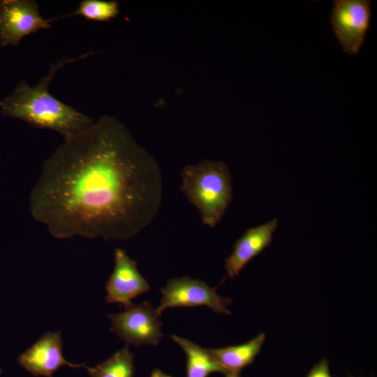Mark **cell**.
<instances>
[{
	"label": "cell",
	"instance_id": "cell-1",
	"mask_svg": "<svg viewBox=\"0 0 377 377\" xmlns=\"http://www.w3.org/2000/svg\"><path fill=\"white\" fill-rule=\"evenodd\" d=\"M162 195L156 160L105 115L64 139L44 161L29 209L57 239L128 240L151 223Z\"/></svg>",
	"mask_w": 377,
	"mask_h": 377
},
{
	"label": "cell",
	"instance_id": "cell-2",
	"mask_svg": "<svg viewBox=\"0 0 377 377\" xmlns=\"http://www.w3.org/2000/svg\"><path fill=\"white\" fill-rule=\"evenodd\" d=\"M91 54L60 59L51 66L47 74L34 86H29L25 80L20 81L11 94L0 101L1 113L36 128L57 131L64 139L87 129L94 120L54 97L48 88L59 68Z\"/></svg>",
	"mask_w": 377,
	"mask_h": 377
},
{
	"label": "cell",
	"instance_id": "cell-3",
	"mask_svg": "<svg viewBox=\"0 0 377 377\" xmlns=\"http://www.w3.org/2000/svg\"><path fill=\"white\" fill-rule=\"evenodd\" d=\"M232 184L230 170L222 161L204 160L181 172V191L210 228L219 223L232 201Z\"/></svg>",
	"mask_w": 377,
	"mask_h": 377
},
{
	"label": "cell",
	"instance_id": "cell-4",
	"mask_svg": "<svg viewBox=\"0 0 377 377\" xmlns=\"http://www.w3.org/2000/svg\"><path fill=\"white\" fill-rule=\"evenodd\" d=\"M371 17L369 0H335L330 22L343 50L357 54L362 47Z\"/></svg>",
	"mask_w": 377,
	"mask_h": 377
},
{
	"label": "cell",
	"instance_id": "cell-5",
	"mask_svg": "<svg viewBox=\"0 0 377 377\" xmlns=\"http://www.w3.org/2000/svg\"><path fill=\"white\" fill-rule=\"evenodd\" d=\"M160 316L147 301L132 304L119 313L108 315L112 324L110 330L128 345L157 346L163 337Z\"/></svg>",
	"mask_w": 377,
	"mask_h": 377
},
{
	"label": "cell",
	"instance_id": "cell-6",
	"mask_svg": "<svg viewBox=\"0 0 377 377\" xmlns=\"http://www.w3.org/2000/svg\"><path fill=\"white\" fill-rule=\"evenodd\" d=\"M162 295L158 313L174 307H195L205 306L216 313L230 314L228 306L232 300L219 295L216 288L205 281L189 276L170 279L165 288L160 290Z\"/></svg>",
	"mask_w": 377,
	"mask_h": 377
},
{
	"label": "cell",
	"instance_id": "cell-7",
	"mask_svg": "<svg viewBox=\"0 0 377 377\" xmlns=\"http://www.w3.org/2000/svg\"><path fill=\"white\" fill-rule=\"evenodd\" d=\"M34 0H0V45L17 46L25 36L50 28Z\"/></svg>",
	"mask_w": 377,
	"mask_h": 377
},
{
	"label": "cell",
	"instance_id": "cell-8",
	"mask_svg": "<svg viewBox=\"0 0 377 377\" xmlns=\"http://www.w3.org/2000/svg\"><path fill=\"white\" fill-rule=\"evenodd\" d=\"M114 267L105 285L107 303L131 306L132 300L150 290V286L137 268L136 262L122 249L114 251Z\"/></svg>",
	"mask_w": 377,
	"mask_h": 377
},
{
	"label": "cell",
	"instance_id": "cell-9",
	"mask_svg": "<svg viewBox=\"0 0 377 377\" xmlns=\"http://www.w3.org/2000/svg\"><path fill=\"white\" fill-rule=\"evenodd\" d=\"M18 363L35 376L52 377L61 367H84L65 360L62 353L61 332H48L18 357Z\"/></svg>",
	"mask_w": 377,
	"mask_h": 377
},
{
	"label": "cell",
	"instance_id": "cell-10",
	"mask_svg": "<svg viewBox=\"0 0 377 377\" xmlns=\"http://www.w3.org/2000/svg\"><path fill=\"white\" fill-rule=\"evenodd\" d=\"M277 226L278 219H274L248 229L236 241L232 253L225 261L226 278L234 279L250 260L269 246Z\"/></svg>",
	"mask_w": 377,
	"mask_h": 377
},
{
	"label": "cell",
	"instance_id": "cell-11",
	"mask_svg": "<svg viewBox=\"0 0 377 377\" xmlns=\"http://www.w3.org/2000/svg\"><path fill=\"white\" fill-rule=\"evenodd\" d=\"M265 334L260 333L246 343L221 348L207 349L211 357L228 372L240 373L251 364L265 340Z\"/></svg>",
	"mask_w": 377,
	"mask_h": 377
},
{
	"label": "cell",
	"instance_id": "cell-12",
	"mask_svg": "<svg viewBox=\"0 0 377 377\" xmlns=\"http://www.w3.org/2000/svg\"><path fill=\"white\" fill-rule=\"evenodd\" d=\"M170 337L186 354V377H207L214 372L225 375L228 373L211 357L207 349L176 335H171Z\"/></svg>",
	"mask_w": 377,
	"mask_h": 377
},
{
	"label": "cell",
	"instance_id": "cell-13",
	"mask_svg": "<svg viewBox=\"0 0 377 377\" xmlns=\"http://www.w3.org/2000/svg\"><path fill=\"white\" fill-rule=\"evenodd\" d=\"M128 346L126 344L104 362L84 368L91 377H133L134 355Z\"/></svg>",
	"mask_w": 377,
	"mask_h": 377
},
{
	"label": "cell",
	"instance_id": "cell-14",
	"mask_svg": "<svg viewBox=\"0 0 377 377\" xmlns=\"http://www.w3.org/2000/svg\"><path fill=\"white\" fill-rule=\"evenodd\" d=\"M119 13V3L115 1L83 0L73 13L57 17V19L71 15H80L87 20L107 22L116 17Z\"/></svg>",
	"mask_w": 377,
	"mask_h": 377
},
{
	"label": "cell",
	"instance_id": "cell-15",
	"mask_svg": "<svg viewBox=\"0 0 377 377\" xmlns=\"http://www.w3.org/2000/svg\"><path fill=\"white\" fill-rule=\"evenodd\" d=\"M306 377H332L327 360L323 358L315 364Z\"/></svg>",
	"mask_w": 377,
	"mask_h": 377
},
{
	"label": "cell",
	"instance_id": "cell-16",
	"mask_svg": "<svg viewBox=\"0 0 377 377\" xmlns=\"http://www.w3.org/2000/svg\"><path fill=\"white\" fill-rule=\"evenodd\" d=\"M150 377H173V376L163 373L162 371H161L158 369H155L151 371Z\"/></svg>",
	"mask_w": 377,
	"mask_h": 377
},
{
	"label": "cell",
	"instance_id": "cell-17",
	"mask_svg": "<svg viewBox=\"0 0 377 377\" xmlns=\"http://www.w3.org/2000/svg\"><path fill=\"white\" fill-rule=\"evenodd\" d=\"M239 374L240 373L228 372L225 376H226V377H241Z\"/></svg>",
	"mask_w": 377,
	"mask_h": 377
},
{
	"label": "cell",
	"instance_id": "cell-18",
	"mask_svg": "<svg viewBox=\"0 0 377 377\" xmlns=\"http://www.w3.org/2000/svg\"><path fill=\"white\" fill-rule=\"evenodd\" d=\"M348 377H354V376H351V375H348Z\"/></svg>",
	"mask_w": 377,
	"mask_h": 377
},
{
	"label": "cell",
	"instance_id": "cell-19",
	"mask_svg": "<svg viewBox=\"0 0 377 377\" xmlns=\"http://www.w3.org/2000/svg\"><path fill=\"white\" fill-rule=\"evenodd\" d=\"M1 369H0V374H1Z\"/></svg>",
	"mask_w": 377,
	"mask_h": 377
}]
</instances>
